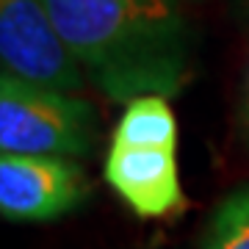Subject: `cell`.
I'll return each instance as SVG.
<instances>
[{
	"label": "cell",
	"instance_id": "1",
	"mask_svg": "<svg viewBox=\"0 0 249 249\" xmlns=\"http://www.w3.org/2000/svg\"><path fill=\"white\" fill-rule=\"evenodd\" d=\"M72 55L106 97H172L188 78L178 0H45Z\"/></svg>",
	"mask_w": 249,
	"mask_h": 249
},
{
	"label": "cell",
	"instance_id": "2",
	"mask_svg": "<svg viewBox=\"0 0 249 249\" xmlns=\"http://www.w3.org/2000/svg\"><path fill=\"white\" fill-rule=\"evenodd\" d=\"M91 106L86 100L11 75H0V150L14 155L75 158L91 147Z\"/></svg>",
	"mask_w": 249,
	"mask_h": 249
},
{
	"label": "cell",
	"instance_id": "3",
	"mask_svg": "<svg viewBox=\"0 0 249 249\" xmlns=\"http://www.w3.org/2000/svg\"><path fill=\"white\" fill-rule=\"evenodd\" d=\"M0 61L6 75L42 89L75 94L86 83L45 0H0Z\"/></svg>",
	"mask_w": 249,
	"mask_h": 249
},
{
	"label": "cell",
	"instance_id": "4",
	"mask_svg": "<svg viewBox=\"0 0 249 249\" xmlns=\"http://www.w3.org/2000/svg\"><path fill=\"white\" fill-rule=\"evenodd\" d=\"M89 194L83 172L58 155L0 158V211L9 222H50L75 211Z\"/></svg>",
	"mask_w": 249,
	"mask_h": 249
},
{
	"label": "cell",
	"instance_id": "5",
	"mask_svg": "<svg viewBox=\"0 0 249 249\" xmlns=\"http://www.w3.org/2000/svg\"><path fill=\"white\" fill-rule=\"evenodd\" d=\"M106 180L130 205V211L144 219H163L183 208L178 147L111 144Z\"/></svg>",
	"mask_w": 249,
	"mask_h": 249
},
{
	"label": "cell",
	"instance_id": "6",
	"mask_svg": "<svg viewBox=\"0 0 249 249\" xmlns=\"http://www.w3.org/2000/svg\"><path fill=\"white\" fill-rule=\"evenodd\" d=\"M111 144L130 147H178V119L169 97L144 94L124 106Z\"/></svg>",
	"mask_w": 249,
	"mask_h": 249
},
{
	"label": "cell",
	"instance_id": "7",
	"mask_svg": "<svg viewBox=\"0 0 249 249\" xmlns=\"http://www.w3.org/2000/svg\"><path fill=\"white\" fill-rule=\"evenodd\" d=\"M205 249H249V186L232 191L216 208Z\"/></svg>",
	"mask_w": 249,
	"mask_h": 249
},
{
	"label": "cell",
	"instance_id": "8",
	"mask_svg": "<svg viewBox=\"0 0 249 249\" xmlns=\"http://www.w3.org/2000/svg\"><path fill=\"white\" fill-rule=\"evenodd\" d=\"M241 119L249 133V64H247V78H244V103H241Z\"/></svg>",
	"mask_w": 249,
	"mask_h": 249
}]
</instances>
